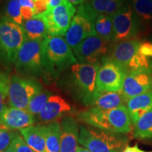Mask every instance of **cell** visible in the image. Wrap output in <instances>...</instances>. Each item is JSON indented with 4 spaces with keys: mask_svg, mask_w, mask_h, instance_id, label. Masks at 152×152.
Masks as SVG:
<instances>
[{
    "mask_svg": "<svg viewBox=\"0 0 152 152\" xmlns=\"http://www.w3.org/2000/svg\"><path fill=\"white\" fill-rule=\"evenodd\" d=\"M22 28L24 30L26 39H42L48 35L46 25L40 18H33L24 20Z\"/></svg>",
    "mask_w": 152,
    "mask_h": 152,
    "instance_id": "cell-23",
    "label": "cell"
},
{
    "mask_svg": "<svg viewBox=\"0 0 152 152\" xmlns=\"http://www.w3.org/2000/svg\"><path fill=\"white\" fill-rule=\"evenodd\" d=\"M13 147L16 152H36L26 144L21 134L18 133L12 142Z\"/></svg>",
    "mask_w": 152,
    "mask_h": 152,
    "instance_id": "cell-32",
    "label": "cell"
},
{
    "mask_svg": "<svg viewBox=\"0 0 152 152\" xmlns=\"http://www.w3.org/2000/svg\"><path fill=\"white\" fill-rule=\"evenodd\" d=\"M44 66L50 71L61 70L77 63L67 42L61 36L47 35L42 41Z\"/></svg>",
    "mask_w": 152,
    "mask_h": 152,
    "instance_id": "cell-3",
    "label": "cell"
},
{
    "mask_svg": "<svg viewBox=\"0 0 152 152\" xmlns=\"http://www.w3.org/2000/svg\"><path fill=\"white\" fill-rule=\"evenodd\" d=\"M4 16L18 26H22L24 20L20 12V4L18 0H9L6 6Z\"/></svg>",
    "mask_w": 152,
    "mask_h": 152,
    "instance_id": "cell-28",
    "label": "cell"
},
{
    "mask_svg": "<svg viewBox=\"0 0 152 152\" xmlns=\"http://www.w3.org/2000/svg\"><path fill=\"white\" fill-rule=\"evenodd\" d=\"M76 152H91L90 150H88L86 148L82 147H78L77 149V151Z\"/></svg>",
    "mask_w": 152,
    "mask_h": 152,
    "instance_id": "cell-38",
    "label": "cell"
},
{
    "mask_svg": "<svg viewBox=\"0 0 152 152\" xmlns=\"http://www.w3.org/2000/svg\"><path fill=\"white\" fill-rule=\"evenodd\" d=\"M151 68V58H147L137 52L129 64L128 68H127V74L130 73L131 72L147 70Z\"/></svg>",
    "mask_w": 152,
    "mask_h": 152,
    "instance_id": "cell-29",
    "label": "cell"
},
{
    "mask_svg": "<svg viewBox=\"0 0 152 152\" xmlns=\"http://www.w3.org/2000/svg\"><path fill=\"white\" fill-rule=\"evenodd\" d=\"M97 16L90 2L78 6L65 35V39L73 50L87 37L96 35L94 23Z\"/></svg>",
    "mask_w": 152,
    "mask_h": 152,
    "instance_id": "cell-4",
    "label": "cell"
},
{
    "mask_svg": "<svg viewBox=\"0 0 152 152\" xmlns=\"http://www.w3.org/2000/svg\"><path fill=\"white\" fill-rule=\"evenodd\" d=\"M126 98L121 92H103L98 94V96L93 101L91 107H96L102 109L109 110L116 109L125 106L127 103Z\"/></svg>",
    "mask_w": 152,
    "mask_h": 152,
    "instance_id": "cell-21",
    "label": "cell"
},
{
    "mask_svg": "<svg viewBox=\"0 0 152 152\" xmlns=\"http://www.w3.org/2000/svg\"><path fill=\"white\" fill-rule=\"evenodd\" d=\"M94 28L96 35L106 41L111 42L113 34V19L111 16L98 15L95 20Z\"/></svg>",
    "mask_w": 152,
    "mask_h": 152,
    "instance_id": "cell-25",
    "label": "cell"
},
{
    "mask_svg": "<svg viewBox=\"0 0 152 152\" xmlns=\"http://www.w3.org/2000/svg\"><path fill=\"white\" fill-rule=\"evenodd\" d=\"M123 152H152V151H144V150H142L138 147L137 144H136V145L132 146V147L128 146V147L125 148Z\"/></svg>",
    "mask_w": 152,
    "mask_h": 152,
    "instance_id": "cell-35",
    "label": "cell"
},
{
    "mask_svg": "<svg viewBox=\"0 0 152 152\" xmlns=\"http://www.w3.org/2000/svg\"><path fill=\"white\" fill-rule=\"evenodd\" d=\"M134 126L135 138L140 140L152 138V108L138 120Z\"/></svg>",
    "mask_w": 152,
    "mask_h": 152,
    "instance_id": "cell-26",
    "label": "cell"
},
{
    "mask_svg": "<svg viewBox=\"0 0 152 152\" xmlns=\"http://www.w3.org/2000/svg\"><path fill=\"white\" fill-rule=\"evenodd\" d=\"M77 118L93 128L115 134L128 133L132 128V121L125 106L109 110L91 107L77 114Z\"/></svg>",
    "mask_w": 152,
    "mask_h": 152,
    "instance_id": "cell-1",
    "label": "cell"
},
{
    "mask_svg": "<svg viewBox=\"0 0 152 152\" xmlns=\"http://www.w3.org/2000/svg\"><path fill=\"white\" fill-rule=\"evenodd\" d=\"M138 52L152 59V42L150 40H143L140 42Z\"/></svg>",
    "mask_w": 152,
    "mask_h": 152,
    "instance_id": "cell-33",
    "label": "cell"
},
{
    "mask_svg": "<svg viewBox=\"0 0 152 152\" xmlns=\"http://www.w3.org/2000/svg\"><path fill=\"white\" fill-rule=\"evenodd\" d=\"M25 142L36 152H48L42 125H32L19 130Z\"/></svg>",
    "mask_w": 152,
    "mask_h": 152,
    "instance_id": "cell-19",
    "label": "cell"
},
{
    "mask_svg": "<svg viewBox=\"0 0 152 152\" xmlns=\"http://www.w3.org/2000/svg\"><path fill=\"white\" fill-rule=\"evenodd\" d=\"M126 75L121 66L106 57L96 75V90L101 93L121 92Z\"/></svg>",
    "mask_w": 152,
    "mask_h": 152,
    "instance_id": "cell-12",
    "label": "cell"
},
{
    "mask_svg": "<svg viewBox=\"0 0 152 152\" xmlns=\"http://www.w3.org/2000/svg\"><path fill=\"white\" fill-rule=\"evenodd\" d=\"M33 1H39V0H33ZM48 1H49V0H48Z\"/></svg>",
    "mask_w": 152,
    "mask_h": 152,
    "instance_id": "cell-41",
    "label": "cell"
},
{
    "mask_svg": "<svg viewBox=\"0 0 152 152\" xmlns=\"http://www.w3.org/2000/svg\"><path fill=\"white\" fill-rule=\"evenodd\" d=\"M41 91L36 81L14 75L9 77L7 102L11 107L27 109L30 101Z\"/></svg>",
    "mask_w": 152,
    "mask_h": 152,
    "instance_id": "cell-7",
    "label": "cell"
},
{
    "mask_svg": "<svg viewBox=\"0 0 152 152\" xmlns=\"http://www.w3.org/2000/svg\"><path fill=\"white\" fill-rule=\"evenodd\" d=\"M9 77L0 71V118L4 110L8 107L6 104L8 96Z\"/></svg>",
    "mask_w": 152,
    "mask_h": 152,
    "instance_id": "cell-30",
    "label": "cell"
},
{
    "mask_svg": "<svg viewBox=\"0 0 152 152\" xmlns=\"http://www.w3.org/2000/svg\"><path fill=\"white\" fill-rule=\"evenodd\" d=\"M26 39L22 26L5 16L0 18V62L14 64Z\"/></svg>",
    "mask_w": 152,
    "mask_h": 152,
    "instance_id": "cell-5",
    "label": "cell"
},
{
    "mask_svg": "<svg viewBox=\"0 0 152 152\" xmlns=\"http://www.w3.org/2000/svg\"><path fill=\"white\" fill-rule=\"evenodd\" d=\"M113 19V34L111 42H120L135 39L142 33L141 26L131 3L125 4L121 9L111 15Z\"/></svg>",
    "mask_w": 152,
    "mask_h": 152,
    "instance_id": "cell-6",
    "label": "cell"
},
{
    "mask_svg": "<svg viewBox=\"0 0 152 152\" xmlns=\"http://www.w3.org/2000/svg\"><path fill=\"white\" fill-rule=\"evenodd\" d=\"M35 123V116L27 110L11 106L4 110L0 118V126L14 131L32 126Z\"/></svg>",
    "mask_w": 152,
    "mask_h": 152,
    "instance_id": "cell-14",
    "label": "cell"
},
{
    "mask_svg": "<svg viewBox=\"0 0 152 152\" xmlns=\"http://www.w3.org/2000/svg\"><path fill=\"white\" fill-rule=\"evenodd\" d=\"M42 39H26L17 55L15 65L19 72L37 74L44 66Z\"/></svg>",
    "mask_w": 152,
    "mask_h": 152,
    "instance_id": "cell-10",
    "label": "cell"
},
{
    "mask_svg": "<svg viewBox=\"0 0 152 152\" xmlns=\"http://www.w3.org/2000/svg\"><path fill=\"white\" fill-rule=\"evenodd\" d=\"M20 4V8L34 9L33 0H18Z\"/></svg>",
    "mask_w": 152,
    "mask_h": 152,
    "instance_id": "cell-34",
    "label": "cell"
},
{
    "mask_svg": "<svg viewBox=\"0 0 152 152\" xmlns=\"http://www.w3.org/2000/svg\"><path fill=\"white\" fill-rule=\"evenodd\" d=\"M80 128L72 116L64 118L61 123V152H76Z\"/></svg>",
    "mask_w": 152,
    "mask_h": 152,
    "instance_id": "cell-16",
    "label": "cell"
},
{
    "mask_svg": "<svg viewBox=\"0 0 152 152\" xmlns=\"http://www.w3.org/2000/svg\"><path fill=\"white\" fill-rule=\"evenodd\" d=\"M2 152H16V150H15L14 147H13L12 144H11V145L9 147V148H7V149L4 150V151H3Z\"/></svg>",
    "mask_w": 152,
    "mask_h": 152,
    "instance_id": "cell-39",
    "label": "cell"
},
{
    "mask_svg": "<svg viewBox=\"0 0 152 152\" xmlns=\"http://www.w3.org/2000/svg\"><path fill=\"white\" fill-rule=\"evenodd\" d=\"M76 11L73 4L68 0H63L59 5L49 9L39 18L46 25L48 35L62 37L67 33Z\"/></svg>",
    "mask_w": 152,
    "mask_h": 152,
    "instance_id": "cell-9",
    "label": "cell"
},
{
    "mask_svg": "<svg viewBox=\"0 0 152 152\" xmlns=\"http://www.w3.org/2000/svg\"><path fill=\"white\" fill-rule=\"evenodd\" d=\"M110 42L98 35L87 37L73 49V53L79 63L101 65L110 52Z\"/></svg>",
    "mask_w": 152,
    "mask_h": 152,
    "instance_id": "cell-11",
    "label": "cell"
},
{
    "mask_svg": "<svg viewBox=\"0 0 152 152\" xmlns=\"http://www.w3.org/2000/svg\"><path fill=\"white\" fill-rule=\"evenodd\" d=\"M127 0H90V4L98 15L111 16L125 4Z\"/></svg>",
    "mask_w": 152,
    "mask_h": 152,
    "instance_id": "cell-24",
    "label": "cell"
},
{
    "mask_svg": "<svg viewBox=\"0 0 152 152\" xmlns=\"http://www.w3.org/2000/svg\"><path fill=\"white\" fill-rule=\"evenodd\" d=\"M63 0H49V9H52L59 5Z\"/></svg>",
    "mask_w": 152,
    "mask_h": 152,
    "instance_id": "cell-36",
    "label": "cell"
},
{
    "mask_svg": "<svg viewBox=\"0 0 152 152\" xmlns=\"http://www.w3.org/2000/svg\"><path fill=\"white\" fill-rule=\"evenodd\" d=\"M152 91V68L127 74L122 92L127 100Z\"/></svg>",
    "mask_w": 152,
    "mask_h": 152,
    "instance_id": "cell-13",
    "label": "cell"
},
{
    "mask_svg": "<svg viewBox=\"0 0 152 152\" xmlns=\"http://www.w3.org/2000/svg\"><path fill=\"white\" fill-rule=\"evenodd\" d=\"M100 65L76 63L71 66V72L77 87L80 91L83 102L92 105L99 92L96 90V75Z\"/></svg>",
    "mask_w": 152,
    "mask_h": 152,
    "instance_id": "cell-8",
    "label": "cell"
},
{
    "mask_svg": "<svg viewBox=\"0 0 152 152\" xmlns=\"http://www.w3.org/2000/svg\"><path fill=\"white\" fill-rule=\"evenodd\" d=\"M68 1L73 4L80 5V4H82L86 2L87 0H68Z\"/></svg>",
    "mask_w": 152,
    "mask_h": 152,
    "instance_id": "cell-37",
    "label": "cell"
},
{
    "mask_svg": "<svg viewBox=\"0 0 152 152\" xmlns=\"http://www.w3.org/2000/svg\"><path fill=\"white\" fill-rule=\"evenodd\" d=\"M71 110L70 104L61 96L51 95L42 110L37 115V120L41 123L54 122Z\"/></svg>",
    "mask_w": 152,
    "mask_h": 152,
    "instance_id": "cell-17",
    "label": "cell"
},
{
    "mask_svg": "<svg viewBox=\"0 0 152 152\" xmlns=\"http://www.w3.org/2000/svg\"><path fill=\"white\" fill-rule=\"evenodd\" d=\"M78 143L91 152H123L126 141L115 133L81 125Z\"/></svg>",
    "mask_w": 152,
    "mask_h": 152,
    "instance_id": "cell-2",
    "label": "cell"
},
{
    "mask_svg": "<svg viewBox=\"0 0 152 152\" xmlns=\"http://www.w3.org/2000/svg\"><path fill=\"white\" fill-rule=\"evenodd\" d=\"M19 132L0 126V152L9 148Z\"/></svg>",
    "mask_w": 152,
    "mask_h": 152,
    "instance_id": "cell-31",
    "label": "cell"
},
{
    "mask_svg": "<svg viewBox=\"0 0 152 152\" xmlns=\"http://www.w3.org/2000/svg\"><path fill=\"white\" fill-rule=\"evenodd\" d=\"M130 3L140 23L142 32L152 30V0H131Z\"/></svg>",
    "mask_w": 152,
    "mask_h": 152,
    "instance_id": "cell-20",
    "label": "cell"
},
{
    "mask_svg": "<svg viewBox=\"0 0 152 152\" xmlns=\"http://www.w3.org/2000/svg\"><path fill=\"white\" fill-rule=\"evenodd\" d=\"M48 152H61V124L57 121L43 125Z\"/></svg>",
    "mask_w": 152,
    "mask_h": 152,
    "instance_id": "cell-22",
    "label": "cell"
},
{
    "mask_svg": "<svg viewBox=\"0 0 152 152\" xmlns=\"http://www.w3.org/2000/svg\"><path fill=\"white\" fill-rule=\"evenodd\" d=\"M126 105L132 125H134L138 120L152 108V91L129 99Z\"/></svg>",
    "mask_w": 152,
    "mask_h": 152,
    "instance_id": "cell-18",
    "label": "cell"
},
{
    "mask_svg": "<svg viewBox=\"0 0 152 152\" xmlns=\"http://www.w3.org/2000/svg\"><path fill=\"white\" fill-rule=\"evenodd\" d=\"M150 41H151V42H152V34H151V37H150ZM151 60H152V59H151Z\"/></svg>",
    "mask_w": 152,
    "mask_h": 152,
    "instance_id": "cell-40",
    "label": "cell"
},
{
    "mask_svg": "<svg viewBox=\"0 0 152 152\" xmlns=\"http://www.w3.org/2000/svg\"><path fill=\"white\" fill-rule=\"evenodd\" d=\"M141 41L137 39L120 42L115 43L109 52V56L107 57L116 63L127 73V68L137 53Z\"/></svg>",
    "mask_w": 152,
    "mask_h": 152,
    "instance_id": "cell-15",
    "label": "cell"
},
{
    "mask_svg": "<svg viewBox=\"0 0 152 152\" xmlns=\"http://www.w3.org/2000/svg\"><path fill=\"white\" fill-rule=\"evenodd\" d=\"M51 95V93L47 91H41L32 98L26 110L34 116L38 115L47 104Z\"/></svg>",
    "mask_w": 152,
    "mask_h": 152,
    "instance_id": "cell-27",
    "label": "cell"
}]
</instances>
